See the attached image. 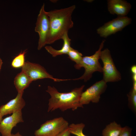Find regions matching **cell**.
Masks as SVG:
<instances>
[{
	"label": "cell",
	"mask_w": 136,
	"mask_h": 136,
	"mask_svg": "<svg viewBox=\"0 0 136 136\" xmlns=\"http://www.w3.org/2000/svg\"><path fill=\"white\" fill-rule=\"evenodd\" d=\"M76 8L74 5L67 8L47 12L50 21V28L47 44H53L61 39L74 25L72 14Z\"/></svg>",
	"instance_id": "6da1fadb"
},
{
	"label": "cell",
	"mask_w": 136,
	"mask_h": 136,
	"mask_svg": "<svg viewBox=\"0 0 136 136\" xmlns=\"http://www.w3.org/2000/svg\"><path fill=\"white\" fill-rule=\"evenodd\" d=\"M85 85L75 88L67 92H59L54 87L48 86L46 91L51 96L49 100L48 112L59 109L64 112L71 109L74 111L79 108H83L80 103L81 95Z\"/></svg>",
	"instance_id": "7a4b0ae2"
},
{
	"label": "cell",
	"mask_w": 136,
	"mask_h": 136,
	"mask_svg": "<svg viewBox=\"0 0 136 136\" xmlns=\"http://www.w3.org/2000/svg\"><path fill=\"white\" fill-rule=\"evenodd\" d=\"M105 41V40L102 41L98 49L94 54L90 56L83 57L80 62L78 64H75L74 66L75 69L80 70L83 67L84 68L85 71L81 77L72 80H83L85 82H86L91 79L93 73L96 71L102 72L103 67L99 63V60Z\"/></svg>",
	"instance_id": "3957f363"
},
{
	"label": "cell",
	"mask_w": 136,
	"mask_h": 136,
	"mask_svg": "<svg viewBox=\"0 0 136 136\" xmlns=\"http://www.w3.org/2000/svg\"><path fill=\"white\" fill-rule=\"evenodd\" d=\"M68 122L62 117L47 120L34 133L35 136H55L68 128Z\"/></svg>",
	"instance_id": "277c9868"
},
{
	"label": "cell",
	"mask_w": 136,
	"mask_h": 136,
	"mask_svg": "<svg viewBox=\"0 0 136 136\" xmlns=\"http://www.w3.org/2000/svg\"><path fill=\"white\" fill-rule=\"evenodd\" d=\"M100 59L103 64V79L106 83L120 80L121 79V74L116 68L110 51L108 48L101 51Z\"/></svg>",
	"instance_id": "5b68a950"
},
{
	"label": "cell",
	"mask_w": 136,
	"mask_h": 136,
	"mask_svg": "<svg viewBox=\"0 0 136 136\" xmlns=\"http://www.w3.org/2000/svg\"><path fill=\"white\" fill-rule=\"evenodd\" d=\"M36 25L35 31L39 36L38 49L39 50L47 44L50 28L49 18L45 10L44 3L41 8Z\"/></svg>",
	"instance_id": "8992f818"
},
{
	"label": "cell",
	"mask_w": 136,
	"mask_h": 136,
	"mask_svg": "<svg viewBox=\"0 0 136 136\" xmlns=\"http://www.w3.org/2000/svg\"><path fill=\"white\" fill-rule=\"evenodd\" d=\"M131 19L128 17L118 16L105 23L97 30V33L101 37L106 38L108 36L121 30L130 24Z\"/></svg>",
	"instance_id": "52a82bcc"
},
{
	"label": "cell",
	"mask_w": 136,
	"mask_h": 136,
	"mask_svg": "<svg viewBox=\"0 0 136 136\" xmlns=\"http://www.w3.org/2000/svg\"><path fill=\"white\" fill-rule=\"evenodd\" d=\"M107 87V83L103 79L96 82L82 92L80 101V104L83 106L90 102L98 103L101 95L105 92Z\"/></svg>",
	"instance_id": "ba28073f"
},
{
	"label": "cell",
	"mask_w": 136,
	"mask_h": 136,
	"mask_svg": "<svg viewBox=\"0 0 136 136\" xmlns=\"http://www.w3.org/2000/svg\"><path fill=\"white\" fill-rule=\"evenodd\" d=\"M21 71L25 73L32 81L45 78L50 79L55 82L69 80L54 78L40 64L28 61L25 62L22 67Z\"/></svg>",
	"instance_id": "9c48e42d"
},
{
	"label": "cell",
	"mask_w": 136,
	"mask_h": 136,
	"mask_svg": "<svg viewBox=\"0 0 136 136\" xmlns=\"http://www.w3.org/2000/svg\"><path fill=\"white\" fill-rule=\"evenodd\" d=\"M23 122L21 110L16 111L3 119L0 123V133L2 136H11L13 128L18 123Z\"/></svg>",
	"instance_id": "30bf717a"
},
{
	"label": "cell",
	"mask_w": 136,
	"mask_h": 136,
	"mask_svg": "<svg viewBox=\"0 0 136 136\" xmlns=\"http://www.w3.org/2000/svg\"><path fill=\"white\" fill-rule=\"evenodd\" d=\"M23 94L18 93L15 98L0 107V112L3 117L21 110L24 107L25 102L22 97Z\"/></svg>",
	"instance_id": "8fae6325"
},
{
	"label": "cell",
	"mask_w": 136,
	"mask_h": 136,
	"mask_svg": "<svg viewBox=\"0 0 136 136\" xmlns=\"http://www.w3.org/2000/svg\"><path fill=\"white\" fill-rule=\"evenodd\" d=\"M109 11L111 14H116L118 16H125L131 8V5L127 1L122 0L108 1Z\"/></svg>",
	"instance_id": "7c38bea8"
},
{
	"label": "cell",
	"mask_w": 136,
	"mask_h": 136,
	"mask_svg": "<svg viewBox=\"0 0 136 136\" xmlns=\"http://www.w3.org/2000/svg\"><path fill=\"white\" fill-rule=\"evenodd\" d=\"M61 39L63 40V44L60 49H56L50 46H47L45 47L46 50L53 57L63 54H67L71 47V40L68 36V33H65Z\"/></svg>",
	"instance_id": "4fadbf2b"
},
{
	"label": "cell",
	"mask_w": 136,
	"mask_h": 136,
	"mask_svg": "<svg viewBox=\"0 0 136 136\" xmlns=\"http://www.w3.org/2000/svg\"><path fill=\"white\" fill-rule=\"evenodd\" d=\"M32 82L25 73L21 71L15 77L14 84L18 93H23L24 90L29 86Z\"/></svg>",
	"instance_id": "5bb4252c"
},
{
	"label": "cell",
	"mask_w": 136,
	"mask_h": 136,
	"mask_svg": "<svg viewBox=\"0 0 136 136\" xmlns=\"http://www.w3.org/2000/svg\"><path fill=\"white\" fill-rule=\"evenodd\" d=\"M123 127L114 121L107 125L102 131L103 136H119Z\"/></svg>",
	"instance_id": "9a60e30c"
},
{
	"label": "cell",
	"mask_w": 136,
	"mask_h": 136,
	"mask_svg": "<svg viewBox=\"0 0 136 136\" xmlns=\"http://www.w3.org/2000/svg\"><path fill=\"white\" fill-rule=\"evenodd\" d=\"M85 127V124L82 123L76 124L73 123L69 125L68 129L71 134L76 136H87L83 132Z\"/></svg>",
	"instance_id": "2e32d148"
},
{
	"label": "cell",
	"mask_w": 136,
	"mask_h": 136,
	"mask_svg": "<svg viewBox=\"0 0 136 136\" xmlns=\"http://www.w3.org/2000/svg\"><path fill=\"white\" fill-rule=\"evenodd\" d=\"M26 52V50H24L15 57L11 63V66L12 67L17 69L22 67L25 62V57Z\"/></svg>",
	"instance_id": "e0dca14e"
},
{
	"label": "cell",
	"mask_w": 136,
	"mask_h": 136,
	"mask_svg": "<svg viewBox=\"0 0 136 136\" xmlns=\"http://www.w3.org/2000/svg\"><path fill=\"white\" fill-rule=\"evenodd\" d=\"M67 54L68 58L71 60L75 62L76 64L79 63L81 60L83 55L78 50L71 47Z\"/></svg>",
	"instance_id": "ac0fdd59"
},
{
	"label": "cell",
	"mask_w": 136,
	"mask_h": 136,
	"mask_svg": "<svg viewBox=\"0 0 136 136\" xmlns=\"http://www.w3.org/2000/svg\"><path fill=\"white\" fill-rule=\"evenodd\" d=\"M128 105L129 107L134 112L136 111V92L132 89L127 94Z\"/></svg>",
	"instance_id": "d6986e66"
},
{
	"label": "cell",
	"mask_w": 136,
	"mask_h": 136,
	"mask_svg": "<svg viewBox=\"0 0 136 136\" xmlns=\"http://www.w3.org/2000/svg\"><path fill=\"white\" fill-rule=\"evenodd\" d=\"M132 129L129 127H123L122 131L119 136H131Z\"/></svg>",
	"instance_id": "ffe728a7"
},
{
	"label": "cell",
	"mask_w": 136,
	"mask_h": 136,
	"mask_svg": "<svg viewBox=\"0 0 136 136\" xmlns=\"http://www.w3.org/2000/svg\"><path fill=\"white\" fill-rule=\"evenodd\" d=\"M55 136H71V135L68 128Z\"/></svg>",
	"instance_id": "44dd1931"
},
{
	"label": "cell",
	"mask_w": 136,
	"mask_h": 136,
	"mask_svg": "<svg viewBox=\"0 0 136 136\" xmlns=\"http://www.w3.org/2000/svg\"><path fill=\"white\" fill-rule=\"evenodd\" d=\"M130 70L132 74H136V66L134 65L132 66L130 68Z\"/></svg>",
	"instance_id": "7402d4cb"
},
{
	"label": "cell",
	"mask_w": 136,
	"mask_h": 136,
	"mask_svg": "<svg viewBox=\"0 0 136 136\" xmlns=\"http://www.w3.org/2000/svg\"><path fill=\"white\" fill-rule=\"evenodd\" d=\"M131 89L136 92V82H133V86Z\"/></svg>",
	"instance_id": "603a6c76"
},
{
	"label": "cell",
	"mask_w": 136,
	"mask_h": 136,
	"mask_svg": "<svg viewBox=\"0 0 136 136\" xmlns=\"http://www.w3.org/2000/svg\"><path fill=\"white\" fill-rule=\"evenodd\" d=\"M132 78L133 82H136V74H132Z\"/></svg>",
	"instance_id": "cb8c5ba5"
},
{
	"label": "cell",
	"mask_w": 136,
	"mask_h": 136,
	"mask_svg": "<svg viewBox=\"0 0 136 136\" xmlns=\"http://www.w3.org/2000/svg\"><path fill=\"white\" fill-rule=\"evenodd\" d=\"M11 136H22L18 132L15 133V134H13L12 133Z\"/></svg>",
	"instance_id": "d4e9b609"
},
{
	"label": "cell",
	"mask_w": 136,
	"mask_h": 136,
	"mask_svg": "<svg viewBox=\"0 0 136 136\" xmlns=\"http://www.w3.org/2000/svg\"><path fill=\"white\" fill-rule=\"evenodd\" d=\"M3 63L2 61L1 58H0V71L1 68L2 64Z\"/></svg>",
	"instance_id": "484cf974"
},
{
	"label": "cell",
	"mask_w": 136,
	"mask_h": 136,
	"mask_svg": "<svg viewBox=\"0 0 136 136\" xmlns=\"http://www.w3.org/2000/svg\"><path fill=\"white\" fill-rule=\"evenodd\" d=\"M3 117L0 112V123L3 119Z\"/></svg>",
	"instance_id": "4316f807"
}]
</instances>
